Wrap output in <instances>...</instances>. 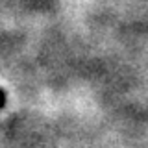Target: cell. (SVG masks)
<instances>
[{
  "label": "cell",
  "instance_id": "cell-1",
  "mask_svg": "<svg viewBox=\"0 0 148 148\" xmlns=\"http://www.w3.org/2000/svg\"><path fill=\"white\" fill-rule=\"evenodd\" d=\"M6 106V92H4V89H0V109Z\"/></svg>",
  "mask_w": 148,
  "mask_h": 148
}]
</instances>
